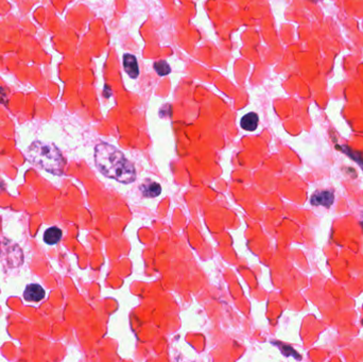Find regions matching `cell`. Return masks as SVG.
Returning <instances> with one entry per match:
<instances>
[{"label": "cell", "mask_w": 363, "mask_h": 362, "mask_svg": "<svg viewBox=\"0 0 363 362\" xmlns=\"http://www.w3.org/2000/svg\"><path fill=\"white\" fill-rule=\"evenodd\" d=\"M95 162L99 171L106 178L114 179L120 183L130 184L136 180L134 166L115 147L101 143L96 147Z\"/></svg>", "instance_id": "1"}, {"label": "cell", "mask_w": 363, "mask_h": 362, "mask_svg": "<svg viewBox=\"0 0 363 362\" xmlns=\"http://www.w3.org/2000/svg\"><path fill=\"white\" fill-rule=\"evenodd\" d=\"M28 157L32 164L56 176L63 173L65 159L53 144L35 142L28 149Z\"/></svg>", "instance_id": "2"}, {"label": "cell", "mask_w": 363, "mask_h": 362, "mask_svg": "<svg viewBox=\"0 0 363 362\" xmlns=\"http://www.w3.org/2000/svg\"><path fill=\"white\" fill-rule=\"evenodd\" d=\"M334 201V194L332 190H322L317 191L310 199V202L314 206H324L329 209Z\"/></svg>", "instance_id": "3"}, {"label": "cell", "mask_w": 363, "mask_h": 362, "mask_svg": "<svg viewBox=\"0 0 363 362\" xmlns=\"http://www.w3.org/2000/svg\"><path fill=\"white\" fill-rule=\"evenodd\" d=\"M25 300L29 302H39L45 298V290L37 284H31L27 286L24 292Z\"/></svg>", "instance_id": "4"}, {"label": "cell", "mask_w": 363, "mask_h": 362, "mask_svg": "<svg viewBox=\"0 0 363 362\" xmlns=\"http://www.w3.org/2000/svg\"><path fill=\"white\" fill-rule=\"evenodd\" d=\"M123 66L125 72L132 79H136L139 76V67L136 58L130 53H125L123 56Z\"/></svg>", "instance_id": "5"}, {"label": "cell", "mask_w": 363, "mask_h": 362, "mask_svg": "<svg viewBox=\"0 0 363 362\" xmlns=\"http://www.w3.org/2000/svg\"><path fill=\"white\" fill-rule=\"evenodd\" d=\"M258 116L255 113H248L241 118L240 125L241 128L245 131L253 132L257 129L258 126Z\"/></svg>", "instance_id": "6"}, {"label": "cell", "mask_w": 363, "mask_h": 362, "mask_svg": "<svg viewBox=\"0 0 363 362\" xmlns=\"http://www.w3.org/2000/svg\"><path fill=\"white\" fill-rule=\"evenodd\" d=\"M141 192L145 197L148 198H155L159 196L161 192V187L156 182H152V181H148V182L144 183L140 187Z\"/></svg>", "instance_id": "7"}, {"label": "cell", "mask_w": 363, "mask_h": 362, "mask_svg": "<svg viewBox=\"0 0 363 362\" xmlns=\"http://www.w3.org/2000/svg\"><path fill=\"white\" fill-rule=\"evenodd\" d=\"M62 238V231L59 227H50L44 234V241L47 244H57Z\"/></svg>", "instance_id": "8"}, {"label": "cell", "mask_w": 363, "mask_h": 362, "mask_svg": "<svg viewBox=\"0 0 363 362\" xmlns=\"http://www.w3.org/2000/svg\"><path fill=\"white\" fill-rule=\"evenodd\" d=\"M338 149H340V151L344 152L346 155H348L351 158H353L356 163H358V165L363 169V153L362 152H358V151H354L352 150L349 147L347 146H338Z\"/></svg>", "instance_id": "9"}, {"label": "cell", "mask_w": 363, "mask_h": 362, "mask_svg": "<svg viewBox=\"0 0 363 362\" xmlns=\"http://www.w3.org/2000/svg\"><path fill=\"white\" fill-rule=\"evenodd\" d=\"M273 343L278 346V348L280 350V352L282 353V355H285V356L287 357H290L292 356L293 358L298 359V360H301L302 357L299 355V353L297 351L293 350V347H291L290 345H286V344H282L280 343V342H273Z\"/></svg>", "instance_id": "10"}, {"label": "cell", "mask_w": 363, "mask_h": 362, "mask_svg": "<svg viewBox=\"0 0 363 362\" xmlns=\"http://www.w3.org/2000/svg\"><path fill=\"white\" fill-rule=\"evenodd\" d=\"M154 69H155V71L158 73V76H167L169 75V73L171 72V68L169 64H168L166 61H157L156 63H154Z\"/></svg>", "instance_id": "11"}, {"label": "cell", "mask_w": 363, "mask_h": 362, "mask_svg": "<svg viewBox=\"0 0 363 362\" xmlns=\"http://www.w3.org/2000/svg\"><path fill=\"white\" fill-rule=\"evenodd\" d=\"M362 225H363V216H362Z\"/></svg>", "instance_id": "12"}, {"label": "cell", "mask_w": 363, "mask_h": 362, "mask_svg": "<svg viewBox=\"0 0 363 362\" xmlns=\"http://www.w3.org/2000/svg\"><path fill=\"white\" fill-rule=\"evenodd\" d=\"M362 324H363V320H362Z\"/></svg>", "instance_id": "13"}]
</instances>
